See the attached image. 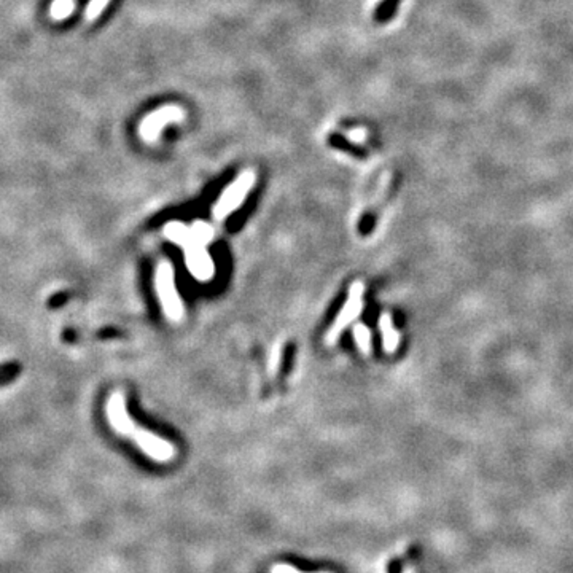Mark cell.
Listing matches in <instances>:
<instances>
[{"instance_id":"13","label":"cell","mask_w":573,"mask_h":573,"mask_svg":"<svg viewBox=\"0 0 573 573\" xmlns=\"http://www.w3.org/2000/svg\"><path fill=\"white\" fill-rule=\"evenodd\" d=\"M191 233H193L195 241L201 244H209L214 238V229L207 223L196 222L193 227H191Z\"/></svg>"},{"instance_id":"3","label":"cell","mask_w":573,"mask_h":573,"mask_svg":"<svg viewBox=\"0 0 573 573\" xmlns=\"http://www.w3.org/2000/svg\"><path fill=\"white\" fill-rule=\"evenodd\" d=\"M253 174L246 173L241 175L238 180H236L231 187H228L223 195L220 196V200L217 201L214 206V217L217 220H223L227 217L234 212L236 209L241 207V204L246 200L250 188L253 187Z\"/></svg>"},{"instance_id":"4","label":"cell","mask_w":573,"mask_h":573,"mask_svg":"<svg viewBox=\"0 0 573 573\" xmlns=\"http://www.w3.org/2000/svg\"><path fill=\"white\" fill-rule=\"evenodd\" d=\"M185 250V263L190 274L200 282H209L214 278L215 266L214 261L206 249V244L197 241H191L188 246L183 247Z\"/></svg>"},{"instance_id":"1","label":"cell","mask_w":573,"mask_h":573,"mask_svg":"<svg viewBox=\"0 0 573 573\" xmlns=\"http://www.w3.org/2000/svg\"><path fill=\"white\" fill-rule=\"evenodd\" d=\"M155 287L158 298L161 301L163 311L170 320H180L183 315V305L180 295L177 292L174 268L170 263L163 261L156 268L155 275Z\"/></svg>"},{"instance_id":"15","label":"cell","mask_w":573,"mask_h":573,"mask_svg":"<svg viewBox=\"0 0 573 573\" xmlns=\"http://www.w3.org/2000/svg\"><path fill=\"white\" fill-rule=\"evenodd\" d=\"M107 4V0H96V2L93 4V6H91V18H94L96 15H97V11L102 9V6Z\"/></svg>"},{"instance_id":"6","label":"cell","mask_w":573,"mask_h":573,"mask_svg":"<svg viewBox=\"0 0 573 573\" xmlns=\"http://www.w3.org/2000/svg\"><path fill=\"white\" fill-rule=\"evenodd\" d=\"M107 416L110 420V425L114 427L118 433L123 435V437H131V433L136 429V424L134 420L131 419L126 410L123 393L116 392L111 395L107 403Z\"/></svg>"},{"instance_id":"11","label":"cell","mask_w":573,"mask_h":573,"mask_svg":"<svg viewBox=\"0 0 573 573\" xmlns=\"http://www.w3.org/2000/svg\"><path fill=\"white\" fill-rule=\"evenodd\" d=\"M401 0H384L379 6L376 13H374V18H376V21L381 24H386L391 21V19L397 15V10L400 6Z\"/></svg>"},{"instance_id":"14","label":"cell","mask_w":573,"mask_h":573,"mask_svg":"<svg viewBox=\"0 0 573 573\" xmlns=\"http://www.w3.org/2000/svg\"><path fill=\"white\" fill-rule=\"evenodd\" d=\"M271 573H305V572H300L298 569L292 567V565H285V564H278L274 565ZM320 573H327V572H320Z\"/></svg>"},{"instance_id":"10","label":"cell","mask_w":573,"mask_h":573,"mask_svg":"<svg viewBox=\"0 0 573 573\" xmlns=\"http://www.w3.org/2000/svg\"><path fill=\"white\" fill-rule=\"evenodd\" d=\"M328 143H330L332 147L338 148V150L349 151V153L354 155V156H360V158L365 156V150L364 148L359 147L357 143H352L351 141L346 139V137H342L341 134L328 136Z\"/></svg>"},{"instance_id":"12","label":"cell","mask_w":573,"mask_h":573,"mask_svg":"<svg viewBox=\"0 0 573 573\" xmlns=\"http://www.w3.org/2000/svg\"><path fill=\"white\" fill-rule=\"evenodd\" d=\"M173 110H164V111H161V114H156L155 116H151V118H148L147 121H145V129H143V133H147L148 129H151L153 131V133H151V137H155L156 134H158V131H160V128L163 126L164 123H168V121H170V120H177V115H174V116H169V114Z\"/></svg>"},{"instance_id":"5","label":"cell","mask_w":573,"mask_h":573,"mask_svg":"<svg viewBox=\"0 0 573 573\" xmlns=\"http://www.w3.org/2000/svg\"><path fill=\"white\" fill-rule=\"evenodd\" d=\"M131 437L134 438L136 444L139 446V449L148 456L150 459L156 460V462H169L175 456L174 446L169 443V441L163 440L158 437V435L151 433L145 429H134V432L131 433Z\"/></svg>"},{"instance_id":"7","label":"cell","mask_w":573,"mask_h":573,"mask_svg":"<svg viewBox=\"0 0 573 573\" xmlns=\"http://www.w3.org/2000/svg\"><path fill=\"white\" fill-rule=\"evenodd\" d=\"M379 330H381V336H382V347H384V351L387 354H393L398 349L400 336L392 324L391 314H387V312L381 314Z\"/></svg>"},{"instance_id":"2","label":"cell","mask_w":573,"mask_h":573,"mask_svg":"<svg viewBox=\"0 0 573 573\" xmlns=\"http://www.w3.org/2000/svg\"><path fill=\"white\" fill-rule=\"evenodd\" d=\"M364 293L365 288L364 284H360V282H355L351 290H349L347 301L344 302V306L341 307L338 317H336L334 324L327 333L328 346H333L334 342L338 341L341 333L344 332V328L351 325V322L357 319L361 311H364Z\"/></svg>"},{"instance_id":"8","label":"cell","mask_w":573,"mask_h":573,"mask_svg":"<svg viewBox=\"0 0 573 573\" xmlns=\"http://www.w3.org/2000/svg\"><path fill=\"white\" fill-rule=\"evenodd\" d=\"M164 234L169 241H173L174 244L180 247H185L193 241V233H191V228L182 225V223H169V225L164 228Z\"/></svg>"},{"instance_id":"9","label":"cell","mask_w":573,"mask_h":573,"mask_svg":"<svg viewBox=\"0 0 573 573\" xmlns=\"http://www.w3.org/2000/svg\"><path fill=\"white\" fill-rule=\"evenodd\" d=\"M355 346L359 347V351L361 354L368 355L371 352V333L368 330V327L364 324H357L352 330Z\"/></svg>"}]
</instances>
